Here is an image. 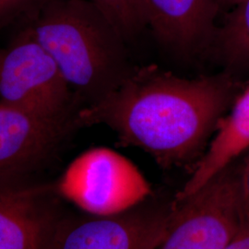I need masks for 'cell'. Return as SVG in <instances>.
Segmentation results:
<instances>
[{
  "label": "cell",
  "instance_id": "cell-1",
  "mask_svg": "<svg viewBox=\"0 0 249 249\" xmlns=\"http://www.w3.org/2000/svg\"><path fill=\"white\" fill-rule=\"evenodd\" d=\"M238 94L237 80L227 72L187 79L154 66L133 69L105 98L80 108L76 121L106 124L122 142L171 165L203 147Z\"/></svg>",
  "mask_w": 249,
  "mask_h": 249
},
{
  "label": "cell",
  "instance_id": "cell-2",
  "mask_svg": "<svg viewBox=\"0 0 249 249\" xmlns=\"http://www.w3.org/2000/svg\"><path fill=\"white\" fill-rule=\"evenodd\" d=\"M27 26L51 54L82 107L105 98L133 71L125 40L89 0H49Z\"/></svg>",
  "mask_w": 249,
  "mask_h": 249
},
{
  "label": "cell",
  "instance_id": "cell-3",
  "mask_svg": "<svg viewBox=\"0 0 249 249\" xmlns=\"http://www.w3.org/2000/svg\"><path fill=\"white\" fill-rule=\"evenodd\" d=\"M0 105L46 117L79 111L56 63L28 26L0 47Z\"/></svg>",
  "mask_w": 249,
  "mask_h": 249
},
{
  "label": "cell",
  "instance_id": "cell-4",
  "mask_svg": "<svg viewBox=\"0 0 249 249\" xmlns=\"http://www.w3.org/2000/svg\"><path fill=\"white\" fill-rule=\"evenodd\" d=\"M181 203L158 249H225L246 224L232 163Z\"/></svg>",
  "mask_w": 249,
  "mask_h": 249
},
{
  "label": "cell",
  "instance_id": "cell-5",
  "mask_svg": "<svg viewBox=\"0 0 249 249\" xmlns=\"http://www.w3.org/2000/svg\"><path fill=\"white\" fill-rule=\"evenodd\" d=\"M58 187L67 198L94 216L125 213L151 193L141 170L106 147L81 153L67 168Z\"/></svg>",
  "mask_w": 249,
  "mask_h": 249
},
{
  "label": "cell",
  "instance_id": "cell-6",
  "mask_svg": "<svg viewBox=\"0 0 249 249\" xmlns=\"http://www.w3.org/2000/svg\"><path fill=\"white\" fill-rule=\"evenodd\" d=\"M76 116L46 117L0 105V187L22 185L78 126Z\"/></svg>",
  "mask_w": 249,
  "mask_h": 249
},
{
  "label": "cell",
  "instance_id": "cell-7",
  "mask_svg": "<svg viewBox=\"0 0 249 249\" xmlns=\"http://www.w3.org/2000/svg\"><path fill=\"white\" fill-rule=\"evenodd\" d=\"M168 220L148 213L63 220L50 227L45 249H158Z\"/></svg>",
  "mask_w": 249,
  "mask_h": 249
},
{
  "label": "cell",
  "instance_id": "cell-8",
  "mask_svg": "<svg viewBox=\"0 0 249 249\" xmlns=\"http://www.w3.org/2000/svg\"><path fill=\"white\" fill-rule=\"evenodd\" d=\"M146 26L161 43L191 53L214 41L217 0H142Z\"/></svg>",
  "mask_w": 249,
  "mask_h": 249
},
{
  "label": "cell",
  "instance_id": "cell-9",
  "mask_svg": "<svg viewBox=\"0 0 249 249\" xmlns=\"http://www.w3.org/2000/svg\"><path fill=\"white\" fill-rule=\"evenodd\" d=\"M48 187H0V249H45L50 222L41 200Z\"/></svg>",
  "mask_w": 249,
  "mask_h": 249
},
{
  "label": "cell",
  "instance_id": "cell-10",
  "mask_svg": "<svg viewBox=\"0 0 249 249\" xmlns=\"http://www.w3.org/2000/svg\"><path fill=\"white\" fill-rule=\"evenodd\" d=\"M249 150V86L220 120L209 148L178 193L183 201Z\"/></svg>",
  "mask_w": 249,
  "mask_h": 249
},
{
  "label": "cell",
  "instance_id": "cell-11",
  "mask_svg": "<svg viewBox=\"0 0 249 249\" xmlns=\"http://www.w3.org/2000/svg\"><path fill=\"white\" fill-rule=\"evenodd\" d=\"M213 43L227 73L233 77L249 73V0L228 10Z\"/></svg>",
  "mask_w": 249,
  "mask_h": 249
},
{
  "label": "cell",
  "instance_id": "cell-12",
  "mask_svg": "<svg viewBox=\"0 0 249 249\" xmlns=\"http://www.w3.org/2000/svg\"><path fill=\"white\" fill-rule=\"evenodd\" d=\"M94 4L126 41L146 26L142 0H89Z\"/></svg>",
  "mask_w": 249,
  "mask_h": 249
},
{
  "label": "cell",
  "instance_id": "cell-13",
  "mask_svg": "<svg viewBox=\"0 0 249 249\" xmlns=\"http://www.w3.org/2000/svg\"><path fill=\"white\" fill-rule=\"evenodd\" d=\"M239 187L245 223H249V152L239 167Z\"/></svg>",
  "mask_w": 249,
  "mask_h": 249
},
{
  "label": "cell",
  "instance_id": "cell-14",
  "mask_svg": "<svg viewBox=\"0 0 249 249\" xmlns=\"http://www.w3.org/2000/svg\"><path fill=\"white\" fill-rule=\"evenodd\" d=\"M34 0H0V25L18 14Z\"/></svg>",
  "mask_w": 249,
  "mask_h": 249
},
{
  "label": "cell",
  "instance_id": "cell-15",
  "mask_svg": "<svg viewBox=\"0 0 249 249\" xmlns=\"http://www.w3.org/2000/svg\"><path fill=\"white\" fill-rule=\"evenodd\" d=\"M225 249H249V223H246Z\"/></svg>",
  "mask_w": 249,
  "mask_h": 249
},
{
  "label": "cell",
  "instance_id": "cell-16",
  "mask_svg": "<svg viewBox=\"0 0 249 249\" xmlns=\"http://www.w3.org/2000/svg\"><path fill=\"white\" fill-rule=\"evenodd\" d=\"M219 7L221 10L225 9V10H229L231 8H233L234 6H236L239 2L242 0H217Z\"/></svg>",
  "mask_w": 249,
  "mask_h": 249
}]
</instances>
